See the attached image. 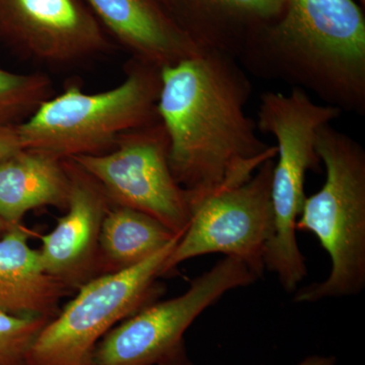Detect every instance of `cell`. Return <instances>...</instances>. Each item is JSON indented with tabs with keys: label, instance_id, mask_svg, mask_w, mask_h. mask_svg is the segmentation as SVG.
<instances>
[{
	"label": "cell",
	"instance_id": "5bb4252c",
	"mask_svg": "<svg viewBox=\"0 0 365 365\" xmlns=\"http://www.w3.org/2000/svg\"><path fill=\"white\" fill-rule=\"evenodd\" d=\"M32 235L21 223L0 237V311L51 319L73 289L46 272L39 251L29 244Z\"/></svg>",
	"mask_w": 365,
	"mask_h": 365
},
{
	"label": "cell",
	"instance_id": "6da1fadb",
	"mask_svg": "<svg viewBox=\"0 0 365 365\" xmlns=\"http://www.w3.org/2000/svg\"><path fill=\"white\" fill-rule=\"evenodd\" d=\"M252 88L240 62L213 50L160 69L158 115L169 138L170 170L191 209L248 182L277 155L247 115Z\"/></svg>",
	"mask_w": 365,
	"mask_h": 365
},
{
	"label": "cell",
	"instance_id": "30bf717a",
	"mask_svg": "<svg viewBox=\"0 0 365 365\" xmlns=\"http://www.w3.org/2000/svg\"><path fill=\"white\" fill-rule=\"evenodd\" d=\"M7 39L26 58L67 66L109 48L97 19L78 0H0Z\"/></svg>",
	"mask_w": 365,
	"mask_h": 365
},
{
	"label": "cell",
	"instance_id": "8fae6325",
	"mask_svg": "<svg viewBox=\"0 0 365 365\" xmlns=\"http://www.w3.org/2000/svg\"><path fill=\"white\" fill-rule=\"evenodd\" d=\"M66 163L71 180L67 212L52 232L40 235L38 251L46 272L78 289L98 276V237L112 205L93 178L71 158Z\"/></svg>",
	"mask_w": 365,
	"mask_h": 365
},
{
	"label": "cell",
	"instance_id": "7402d4cb",
	"mask_svg": "<svg viewBox=\"0 0 365 365\" xmlns=\"http://www.w3.org/2000/svg\"><path fill=\"white\" fill-rule=\"evenodd\" d=\"M9 225H6V222H4V220H1V218H0V237H2V235H4V234H6V232H7V230H9Z\"/></svg>",
	"mask_w": 365,
	"mask_h": 365
},
{
	"label": "cell",
	"instance_id": "ac0fdd59",
	"mask_svg": "<svg viewBox=\"0 0 365 365\" xmlns=\"http://www.w3.org/2000/svg\"><path fill=\"white\" fill-rule=\"evenodd\" d=\"M49 321L0 311V365H26L34 340Z\"/></svg>",
	"mask_w": 365,
	"mask_h": 365
},
{
	"label": "cell",
	"instance_id": "4fadbf2b",
	"mask_svg": "<svg viewBox=\"0 0 365 365\" xmlns=\"http://www.w3.org/2000/svg\"><path fill=\"white\" fill-rule=\"evenodd\" d=\"M86 1L137 61L162 69L203 51L182 32L160 0Z\"/></svg>",
	"mask_w": 365,
	"mask_h": 365
},
{
	"label": "cell",
	"instance_id": "8992f818",
	"mask_svg": "<svg viewBox=\"0 0 365 365\" xmlns=\"http://www.w3.org/2000/svg\"><path fill=\"white\" fill-rule=\"evenodd\" d=\"M182 235L134 267L81 284L76 297L38 334L26 365H95L93 351L106 334L163 294L158 279Z\"/></svg>",
	"mask_w": 365,
	"mask_h": 365
},
{
	"label": "cell",
	"instance_id": "44dd1931",
	"mask_svg": "<svg viewBox=\"0 0 365 365\" xmlns=\"http://www.w3.org/2000/svg\"><path fill=\"white\" fill-rule=\"evenodd\" d=\"M337 359L334 356H321V355H313L307 357L297 365H336Z\"/></svg>",
	"mask_w": 365,
	"mask_h": 365
},
{
	"label": "cell",
	"instance_id": "5b68a950",
	"mask_svg": "<svg viewBox=\"0 0 365 365\" xmlns=\"http://www.w3.org/2000/svg\"><path fill=\"white\" fill-rule=\"evenodd\" d=\"M160 68L132 59L111 90L86 93L78 86L46 100L16 125L23 148L72 158L111 150L123 134L160 121Z\"/></svg>",
	"mask_w": 365,
	"mask_h": 365
},
{
	"label": "cell",
	"instance_id": "d6986e66",
	"mask_svg": "<svg viewBox=\"0 0 365 365\" xmlns=\"http://www.w3.org/2000/svg\"><path fill=\"white\" fill-rule=\"evenodd\" d=\"M20 137L16 126L1 127L0 128V158L13 155L21 150Z\"/></svg>",
	"mask_w": 365,
	"mask_h": 365
},
{
	"label": "cell",
	"instance_id": "603a6c76",
	"mask_svg": "<svg viewBox=\"0 0 365 365\" xmlns=\"http://www.w3.org/2000/svg\"><path fill=\"white\" fill-rule=\"evenodd\" d=\"M360 1H361V2H362V4H364V6L365 0H360Z\"/></svg>",
	"mask_w": 365,
	"mask_h": 365
},
{
	"label": "cell",
	"instance_id": "e0dca14e",
	"mask_svg": "<svg viewBox=\"0 0 365 365\" xmlns=\"http://www.w3.org/2000/svg\"><path fill=\"white\" fill-rule=\"evenodd\" d=\"M52 93V81L45 74L14 73L0 67V128L25 121Z\"/></svg>",
	"mask_w": 365,
	"mask_h": 365
},
{
	"label": "cell",
	"instance_id": "3957f363",
	"mask_svg": "<svg viewBox=\"0 0 365 365\" xmlns=\"http://www.w3.org/2000/svg\"><path fill=\"white\" fill-rule=\"evenodd\" d=\"M317 151L326 170L324 186L307 197L297 232L316 235L332 262L328 277L295 290L297 302L353 297L365 287V151L334 128L319 132Z\"/></svg>",
	"mask_w": 365,
	"mask_h": 365
},
{
	"label": "cell",
	"instance_id": "9c48e42d",
	"mask_svg": "<svg viewBox=\"0 0 365 365\" xmlns=\"http://www.w3.org/2000/svg\"><path fill=\"white\" fill-rule=\"evenodd\" d=\"M274 162L262 165L248 182L206 197L192 206L188 227L163 266V277L180 264L209 254L244 262L257 277L265 272V256L273 235L271 181Z\"/></svg>",
	"mask_w": 365,
	"mask_h": 365
},
{
	"label": "cell",
	"instance_id": "ffe728a7",
	"mask_svg": "<svg viewBox=\"0 0 365 365\" xmlns=\"http://www.w3.org/2000/svg\"><path fill=\"white\" fill-rule=\"evenodd\" d=\"M157 365H194V364L190 359L184 342L178 346L176 349L169 353L167 356L163 357Z\"/></svg>",
	"mask_w": 365,
	"mask_h": 365
},
{
	"label": "cell",
	"instance_id": "2e32d148",
	"mask_svg": "<svg viewBox=\"0 0 365 365\" xmlns=\"http://www.w3.org/2000/svg\"><path fill=\"white\" fill-rule=\"evenodd\" d=\"M178 235L145 213L111 206L103 220L98 237V276L143 263Z\"/></svg>",
	"mask_w": 365,
	"mask_h": 365
},
{
	"label": "cell",
	"instance_id": "277c9868",
	"mask_svg": "<svg viewBox=\"0 0 365 365\" xmlns=\"http://www.w3.org/2000/svg\"><path fill=\"white\" fill-rule=\"evenodd\" d=\"M339 108L314 103L309 93H262L257 129L277 141V162L271 181L273 235L264 256L265 269L275 273L281 287L294 292L307 275L306 257L297 240V222L306 201L307 174L319 170V132L342 114Z\"/></svg>",
	"mask_w": 365,
	"mask_h": 365
},
{
	"label": "cell",
	"instance_id": "ba28073f",
	"mask_svg": "<svg viewBox=\"0 0 365 365\" xmlns=\"http://www.w3.org/2000/svg\"><path fill=\"white\" fill-rule=\"evenodd\" d=\"M259 278L239 259L225 257L192 280L179 297L155 302L111 329L96 346L95 365H157L178 346L195 319L223 295Z\"/></svg>",
	"mask_w": 365,
	"mask_h": 365
},
{
	"label": "cell",
	"instance_id": "7a4b0ae2",
	"mask_svg": "<svg viewBox=\"0 0 365 365\" xmlns=\"http://www.w3.org/2000/svg\"><path fill=\"white\" fill-rule=\"evenodd\" d=\"M237 61L343 113H365V19L354 0H285Z\"/></svg>",
	"mask_w": 365,
	"mask_h": 365
},
{
	"label": "cell",
	"instance_id": "9a60e30c",
	"mask_svg": "<svg viewBox=\"0 0 365 365\" xmlns=\"http://www.w3.org/2000/svg\"><path fill=\"white\" fill-rule=\"evenodd\" d=\"M69 186L66 160L21 148L0 158V218L11 227L34 209H66Z\"/></svg>",
	"mask_w": 365,
	"mask_h": 365
},
{
	"label": "cell",
	"instance_id": "7c38bea8",
	"mask_svg": "<svg viewBox=\"0 0 365 365\" xmlns=\"http://www.w3.org/2000/svg\"><path fill=\"white\" fill-rule=\"evenodd\" d=\"M182 32L201 50L239 60L269 26L279 20L285 0H160Z\"/></svg>",
	"mask_w": 365,
	"mask_h": 365
},
{
	"label": "cell",
	"instance_id": "52a82bcc",
	"mask_svg": "<svg viewBox=\"0 0 365 365\" xmlns=\"http://www.w3.org/2000/svg\"><path fill=\"white\" fill-rule=\"evenodd\" d=\"M71 160L98 182L112 206L145 213L176 235L188 227L189 194L170 170L162 122L123 134L111 150Z\"/></svg>",
	"mask_w": 365,
	"mask_h": 365
}]
</instances>
